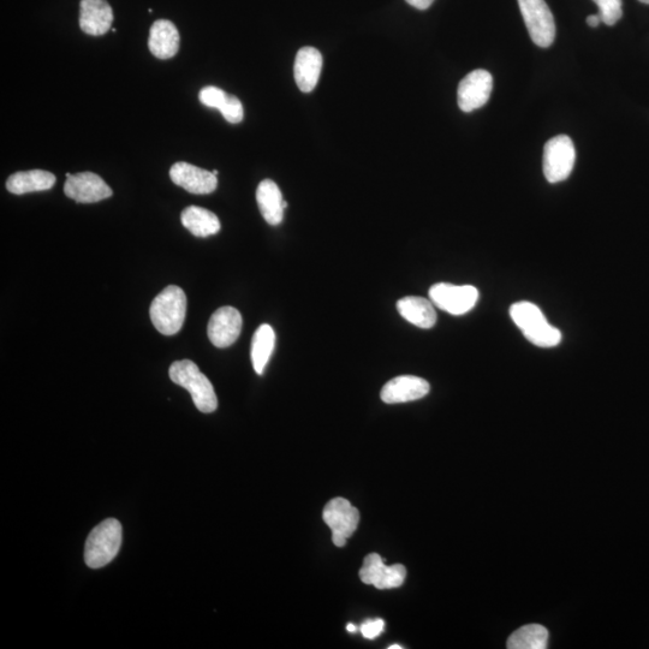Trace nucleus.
<instances>
[{
	"label": "nucleus",
	"instance_id": "6ab92c4d",
	"mask_svg": "<svg viewBox=\"0 0 649 649\" xmlns=\"http://www.w3.org/2000/svg\"><path fill=\"white\" fill-rule=\"evenodd\" d=\"M201 104L218 109L231 124L241 123L244 117L243 105L235 95L228 94L218 87L202 88L199 94Z\"/></svg>",
	"mask_w": 649,
	"mask_h": 649
},
{
	"label": "nucleus",
	"instance_id": "1a4fd4ad",
	"mask_svg": "<svg viewBox=\"0 0 649 649\" xmlns=\"http://www.w3.org/2000/svg\"><path fill=\"white\" fill-rule=\"evenodd\" d=\"M493 88L492 75L486 70H474L460 82L458 106L463 112H473L487 104Z\"/></svg>",
	"mask_w": 649,
	"mask_h": 649
},
{
	"label": "nucleus",
	"instance_id": "dca6fc26",
	"mask_svg": "<svg viewBox=\"0 0 649 649\" xmlns=\"http://www.w3.org/2000/svg\"><path fill=\"white\" fill-rule=\"evenodd\" d=\"M323 64V56L315 47H303L297 53L294 77L301 92L311 93L314 91L318 85Z\"/></svg>",
	"mask_w": 649,
	"mask_h": 649
},
{
	"label": "nucleus",
	"instance_id": "ddd939ff",
	"mask_svg": "<svg viewBox=\"0 0 649 649\" xmlns=\"http://www.w3.org/2000/svg\"><path fill=\"white\" fill-rule=\"evenodd\" d=\"M170 177L176 186L196 195L211 194L218 187V178L213 172L184 162L172 166Z\"/></svg>",
	"mask_w": 649,
	"mask_h": 649
},
{
	"label": "nucleus",
	"instance_id": "c756f323",
	"mask_svg": "<svg viewBox=\"0 0 649 649\" xmlns=\"http://www.w3.org/2000/svg\"><path fill=\"white\" fill-rule=\"evenodd\" d=\"M389 649H403V647L401 645H392Z\"/></svg>",
	"mask_w": 649,
	"mask_h": 649
},
{
	"label": "nucleus",
	"instance_id": "2eb2a0df",
	"mask_svg": "<svg viewBox=\"0 0 649 649\" xmlns=\"http://www.w3.org/2000/svg\"><path fill=\"white\" fill-rule=\"evenodd\" d=\"M113 11L106 0H81L80 28L92 37H101L110 31Z\"/></svg>",
	"mask_w": 649,
	"mask_h": 649
},
{
	"label": "nucleus",
	"instance_id": "bb28decb",
	"mask_svg": "<svg viewBox=\"0 0 649 649\" xmlns=\"http://www.w3.org/2000/svg\"><path fill=\"white\" fill-rule=\"evenodd\" d=\"M409 5L419 10H426L431 7L434 0H406Z\"/></svg>",
	"mask_w": 649,
	"mask_h": 649
},
{
	"label": "nucleus",
	"instance_id": "f257e3e1",
	"mask_svg": "<svg viewBox=\"0 0 649 649\" xmlns=\"http://www.w3.org/2000/svg\"><path fill=\"white\" fill-rule=\"evenodd\" d=\"M510 317L526 339L539 348L557 347L562 341V332L552 326L543 311L532 302L514 303L510 308Z\"/></svg>",
	"mask_w": 649,
	"mask_h": 649
},
{
	"label": "nucleus",
	"instance_id": "cd10ccee",
	"mask_svg": "<svg viewBox=\"0 0 649 649\" xmlns=\"http://www.w3.org/2000/svg\"><path fill=\"white\" fill-rule=\"evenodd\" d=\"M601 22L603 21H601L599 14L589 16L587 19L588 26L592 28L598 27Z\"/></svg>",
	"mask_w": 649,
	"mask_h": 649
},
{
	"label": "nucleus",
	"instance_id": "a211bd4d",
	"mask_svg": "<svg viewBox=\"0 0 649 649\" xmlns=\"http://www.w3.org/2000/svg\"><path fill=\"white\" fill-rule=\"evenodd\" d=\"M256 201L267 223L277 226L283 222L284 210L288 207V202L284 201L281 189L275 182L271 180L261 182L256 190Z\"/></svg>",
	"mask_w": 649,
	"mask_h": 649
},
{
	"label": "nucleus",
	"instance_id": "7ed1b4c3",
	"mask_svg": "<svg viewBox=\"0 0 649 649\" xmlns=\"http://www.w3.org/2000/svg\"><path fill=\"white\" fill-rule=\"evenodd\" d=\"M150 315L154 327L162 335H177L186 320V293L176 285H169L153 300Z\"/></svg>",
	"mask_w": 649,
	"mask_h": 649
},
{
	"label": "nucleus",
	"instance_id": "9d476101",
	"mask_svg": "<svg viewBox=\"0 0 649 649\" xmlns=\"http://www.w3.org/2000/svg\"><path fill=\"white\" fill-rule=\"evenodd\" d=\"M406 576L407 570L404 565L395 564L387 567L378 553L368 555L360 570L361 581L378 589L401 587Z\"/></svg>",
	"mask_w": 649,
	"mask_h": 649
},
{
	"label": "nucleus",
	"instance_id": "f8f14e48",
	"mask_svg": "<svg viewBox=\"0 0 649 649\" xmlns=\"http://www.w3.org/2000/svg\"><path fill=\"white\" fill-rule=\"evenodd\" d=\"M242 331V315L234 307H222L214 312L208 323V338L214 347L224 349L234 344Z\"/></svg>",
	"mask_w": 649,
	"mask_h": 649
},
{
	"label": "nucleus",
	"instance_id": "f3484780",
	"mask_svg": "<svg viewBox=\"0 0 649 649\" xmlns=\"http://www.w3.org/2000/svg\"><path fill=\"white\" fill-rule=\"evenodd\" d=\"M180 33L168 20H159L153 23L148 39V49L152 55L159 59H170L180 50Z\"/></svg>",
	"mask_w": 649,
	"mask_h": 649
},
{
	"label": "nucleus",
	"instance_id": "7c9ffc66",
	"mask_svg": "<svg viewBox=\"0 0 649 649\" xmlns=\"http://www.w3.org/2000/svg\"><path fill=\"white\" fill-rule=\"evenodd\" d=\"M639 2H641L643 4H649V0H639Z\"/></svg>",
	"mask_w": 649,
	"mask_h": 649
},
{
	"label": "nucleus",
	"instance_id": "4be33fe9",
	"mask_svg": "<svg viewBox=\"0 0 649 649\" xmlns=\"http://www.w3.org/2000/svg\"><path fill=\"white\" fill-rule=\"evenodd\" d=\"M184 228L196 237L217 235L220 222L216 214L198 206H189L181 214Z\"/></svg>",
	"mask_w": 649,
	"mask_h": 649
},
{
	"label": "nucleus",
	"instance_id": "f03ea898",
	"mask_svg": "<svg viewBox=\"0 0 649 649\" xmlns=\"http://www.w3.org/2000/svg\"><path fill=\"white\" fill-rule=\"evenodd\" d=\"M172 381L178 386L184 387L192 395L195 407L201 413L210 414L218 408L216 391L210 380L196 363L190 360L176 361L172 363L169 371Z\"/></svg>",
	"mask_w": 649,
	"mask_h": 649
},
{
	"label": "nucleus",
	"instance_id": "5701e85b",
	"mask_svg": "<svg viewBox=\"0 0 649 649\" xmlns=\"http://www.w3.org/2000/svg\"><path fill=\"white\" fill-rule=\"evenodd\" d=\"M276 333L270 325L264 324L255 331L252 341L253 368L259 375L263 374L270 357L275 350Z\"/></svg>",
	"mask_w": 649,
	"mask_h": 649
},
{
	"label": "nucleus",
	"instance_id": "39448f33",
	"mask_svg": "<svg viewBox=\"0 0 649 649\" xmlns=\"http://www.w3.org/2000/svg\"><path fill=\"white\" fill-rule=\"evenodd\" d=\"M575 162L576 150L569 136L558 135L545 145L543 168L546 180L550 183L568 180Z\"/></svg>",
	"mask_w": 649,
	"mask_h": 649
},
{
	"label": "nucleus",
	"instance_id": "a878e982",
	"mask_svg": "<svg viewBox=\"0 0 649 649\" xmlns=\"http://www.w3.org/2000/svg\"><path fill=\"white\" fill-rule=\"evenodd\" d=\"M385 628V622L383 619H368V621L363 622L361 625V634L363 637H366L368 640L377 639V637L383 633Z\"/></svg>",
	"mask_w": 649,
	"mask_h": 649
},
{
	"label": "nucleus",
	"instance_id": "b1692460",
	"mask_svg": "<svg viewBox=\"0 0 649 649\" xmlns=\"http://www.w3.org/2000/svg\"><path fill=\"white\" fill-rule=\"evenodd\" d=\"M509 649H545L549 647V630L540 624L525 625L508 640Z\"/></svg>",
	"mask_w": 649,
	"mask_h": 649
},
{
	"label": "nucleus",
	"instance_id": "aec40b11",
	"mask_svg": "<svg viewBox=\"0 0 649 649\" xmlns=\"http://www.w3.org/2000/svg\"><path fill=\"white\" fill-rule=\"evenodd\" d=\"M397 311L408 323L420 329H432L437 323L436 309L432 301L419 296H407L397 302Z\"/></svg>",
	"mask_w": 649,
	"mask_h": 649
},
{
	"label": "nucleus",
	"instance_id": "0eeeda50",
	"mask_svg": "<svg viewBox=\"0 0 649 649\" xmlns=\"http://www.w3.org/2000/svg\"><path fill=\"white\" fill-rule=\"evenodd\" d=\"M428 294L434 306L452 315H463L472 311L480 295L473 285L449 283L434 284Z\"/></svg>",
	"mask_w": 649,
	"mask_h": 649
},
{
	"label": "nucleus",
	"instance_id": "393cba45",
	"mask_svg": "<svg viewBox=\"0 0 649 649\" xmlns=\"http://www.w3.org/2000/svg\"><path fill=\"white\" fill-rule=\"evenodd\" d=\"M593 2L598 5L600 19L605 25L615 26L622 19V0H593Z\"/></svg>",
	"mask_w": 649,
	"mask_h": 649
},
{
	"label": "nucleus",
	"instance_id": "4468645a",
	"mask_svg": "<svg viewBox=\"0 0 649 649\" xmlns=\"http://www.w3.org/2000/svg\"><path fill=\"white\" fill-rule=\"evenodd\" d=\"M428 381L414 375H402L392 379L381 390V400L386 404L407 403L421 400L430 394Z\"/></svg>",
	"mask_w": 649,
	"mask_h": 649
},
{
	"label": "nucleus",
	"instance_id": "6e6552de",
	"mask_svg": "<svg viewBox=\"0 0 649 649\" xmlns=\"http://www.w3.org/2000/svg\"><path fill=\"white\" fill-rule=\"evenodd\" d=\"M323 518L332 531L333 544L343 547L359 526L360 512L349 500L335 498L325 506Z\"/></svg>",
	"mask_w": 649,
	"mask_h": 649
},
{
	"label": "nucleus",
	"instance_id": "423d86ee",
	"mask_svg": "<svg viewBox=\"0 0 649 649\" xmlns=\"http://www.w3.org/2000/svg\"><path fill=\"white\" fill-rule=\"evenodd\" d=\"M529 35L535 45L550 47L556 38V22L545 0H518Z\"/></svg>",
	"mask_w": 649,
	"mask_h": 649
},
{
	"label": "nucleus",
	"instance_id": "2f4dec72",
	"mask_svg": "<svg viewBox=\"0 0 649 649\" xmlns=\"http://www.w3.org/2000/svg\"><path fill=\"white\" fill-rule=\"evenodd\" d=\"M212 172H213V174L216 175V176L219 175V171H218V170H214V171H212Z\"/></svg>",
	"mask_w": 649,
	"mask_h": 649
},
{
	"label": "nucleus",
	"instance_id": "20e7f679",
	"mask_svg": "<svg viewBox=\"0 0 649 649\" xmlns=\"http://www.w3.org/2000/svg\"><path fill=\"white\" fill-rule=\"evenodd\" d=\"M123 529L116 518H107L89 533L85 561L89 568L100 569L111 563L122 546Z\"/></svg>",
	"mask_w": 649,
	"mask_h": 649
},
{
	"label": "nucleus",
	"instance_id": "412c9836",
	"mask_svg": "<svg viewBox=\"0 0 649 649\" xmlns=\"http://www.w3.org/2000/svg\"><path fill=\"white\" fill-rule=\"evenodd\" d=\"M56 181V176L49 171H21L8 178L7 189L11 194L15 195L45 192V190L53 188Z\"/></svg>",
	"mask_w": 649,
	"mask_h": 649
},
{
	"label": "nucleus",
	"instance_id": "c85d7f7f",
	"mask_svg": "<svg viewBox=\"0 0 649 649\" xmlns=\"http://www.w3.org/2000/svg\"><path fill=\"white\" fill-rule=\"evenodd\" d=\"M347 630L349 631V633H355V631H356L355 624L349 623L348 627H347Z\"/></svg>",
	"mask_w": 649,
	"mask_h": 649
},
{
	"label": "nucleus",
	"instance_id": "9b49d317",
	"mask_svg": "<svg viewBox=\"0 0 649 649\" xmlns=\"http://www.w3.org/2000/svg\"><path fill=\"white\" fill-rule=\"evenodd\" d=\"M64 193L69 199L79 204H95L101 200L111 198L112 189L107 186L103 178L93 172H81L71 175L64 184Z\"/></svg>",
	"mask_w": 649,
	"mask_h": 649
}]
</instances>
